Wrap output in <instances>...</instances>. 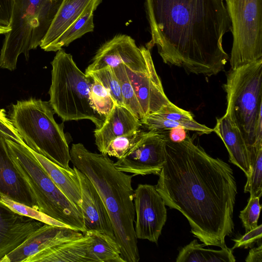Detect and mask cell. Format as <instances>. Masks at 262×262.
I'll use <instances>...</instances> for the list:
<instances>
[{"mask_svg":"<svg viewBox=\"0 0 262 262\" xmlns=\"http://www.w3.org/2000/svg\"><path fill=\"white\" fill-rule=\"evenodd\" d=\"M226 1V0H225Z\"/></svg>","mask_w":262,"mask_h":262,"instance_id":"cell-39","label":"cell"},{"mask_svg":"<svg viewBox=\"0 0 262 262\" xmlns=\"http://www.w3.org/2000/svg\"><path fill=\"white\" fill-rule=\"evenodd\" d=\"M0 200L19 214L30 217L45 224L67 227L62 223L54 220L39 210L24 204L15 202L6 196H0Z\"/></svg>","mask_w":262,"mask_h":262,"instance_id":"cell-32","label":"cell"},{"mask_svg":"<svg viewBox=\"0 0 262 262\" xmlns=\"http://www.w3.org/2000/svg\"><path fill=\"white\" fill-rule=\"evenodd\" d=\"M224 89L227 98L225 114L244 139L251 163L259 149L255 147L256 135L257 128L262 125V59L231 69Z\"/></svg>","mask_w":262,"mask_h":262,"instance_id":"cell-6","label":"cell"},{"mask_svg":"<svg viewBox=\"0 0 262 262\" xmlns=\"http://www.w3.org/2000/svg\"><path fill=\"white\" fill-rule=\"evenodd\" d=\"M261 207L259 198L250 197L247 206L240 212L239 216L246 232L258 226L257 222Z\"/></svg>","mask_w":262,"mask_h":262,"instance_id":"cell-33","label":"cell"},{"mask_svg":"<svg viewBox=\"0 0 262 262\" xmlns=\"http://www.w3.org/2000/svg\"><path fill=\"white\" fill-rule=\"evenodd\" d=\"M245 261L247 262H262V245L251 249L247 256Z\"/></svg>","mask_w":262,"mask_h":262,"instance_id":"cell-37","label":"cell"},{"mask_svg":"<svg viewBox=\"0 0 262 262\" xmlns=\"http://www.w3.org/2000/svg\"><path fill=\"white\" fill-rule=\"evenodd\" d=\"M51 84L49 103L63 121L83 119L91 121L96 128L105 117L93 107L90 98L93 79L77 66L72 55L62 49L57 51L51 62Z\"/></svg>","mask_w":262,"mask_h":262,"instance_id":"cell-5","label":"cell"},{"mask_svg":"<svg viewBox=\"0 0 262 262\" xmlns=\"http://www.w3.org/2000/svg\"><path fill=\"white\" fill-rule=\"evenodd\" d=\"M224 0H144L151 34L165 63L188 74L210 77L224 71L229 56L223 47L231 23Z\"/></svg>","mask_w":262,"mask_h":262,"instance_id":"cell-2","label":"cell"},{"mask_svg":"<svg viewBox=\"0 0 262 262\" xmlns=\"http://www.w3.org/2000/svg\"><path fill=\"white\" fill-rule=\"evenodd\" d=\"M82 235V232L69 228L44 224L17 248L0 259V262H26L46 249Z\"/></svg>","mask_w":262,"mask_h":262,"instance_id":"cell-14","label":"cell"},{"mask_svg":"<svg viewBox=\"0 0 262 262\" xmlns=\"http://www.w3.org/2000/svg\"><path fill=\"white\" fill-rule=\"evenodd\" d=\"M102 0H62L40 47L45 51L56 52V45L64 33L91 9H97Z\"/></svg>","mask_w":262,"mask_h":262,"instance_id":"cell-18","label":"cell"},{"mask_svg":"<svg viewBox=\"0 0 262 262\" xmlns=\"http://www.w3.org/2000/svg\"><path fill=\"white\" fill-rule=\"evenodd\" d=\"M11 30L9 26H4L0 25V34H6Z\"/></svg>","mask_w":262,"mask_h":262,"instance_id":"cell-38","label":"cell"},{"mask_svg":"<svg viewBox=\"0 0 262 262\" xmlns=\"http://www.w3.org/2000/svg\"><path fill=\"white\" fill-rule=\"evenodd\" d=\"M90 77L93 79L90 92L91 103L98 114L105 117L111 111L115 102L103 84L96 78Z\"/></svg>","mask_w":262,"mask_h":262,"instance_id":"cell-28","label":"cell"},{"mask_svg":"<svg viewBox=\"0 0 262 262\" xmlns=\"http://www.w3.org/2000/svg\"><path fill=\"white\" fill-rule=\"evenodd\" d=\"M150 53V50L146 47H138L130 36L118 34L97 50L85 74L107 67L114 68L121 64L134 71H142L147 67Z\"/></svg>","mask_w":262,"mask_h":262,"instance_id":"cell-12","label":"cell"},{"mask_svg":"<svg viewBox=\"0 0 262 262\" xmlns=\"http://www.w3.org/2000/svg\"><path fill=\"white\" fill-rule=\"evenodd\" d=\"M233 43L231 69L262 59V0H226Z\"/></svg>","mask_w":262,"mask_h":262,"instance_id":"cell-9","label":"cell"},{"mask_svg":"<svg viewBox=\"0 0 262 262\" xmlns=\"http://www.w3.org/2000/svg\"><path fill=\"white\" fill-rule=\"evenodd\" d=\"M125 68L144 118L172 103L165 94L150 53L148 56L147 67L144 71H134Z\"/></svg>","mask_w":262,"mask_h":262,"instance_id":"cell-13","label":"cell"},{"mask_svg":"<svg viewBox=\"0 0 262 262\" xmlns=\"http://www.w3.org/2000/svg\"><path fill=\"white\" fill-rule=\"evenodd\" d=\"M120 83L124 106L140 120L144 118L142 110L129 80L125 65L113 68Z\"/></svg>","mask_w":262,"mask_h":262,"instance_id":"cell-26","label":"cell"},{"mask_svg":"<svg viewBox=\"0 0 262 262\" xmlns=\"http://www.w3.org/2000/svg\"><path fill=\"white\" fill-rule=\"evenodd\" d=\"M213 132L224 143L229 154L230 161L239 168L248 177L251 169V155L237 127L225 114L216 119Z\"/></svg>","mask_w":262,"mask_h":262,"instance_id":"cell-20","label":"cell"},{"mask_svg":"<svg viewBox=\"0 0 262 262\" xmlns=\"http://www.w3.org/2000/svg\"><path fill=\"white\" fill-rule=\"evenodd\" d=\"M44 224L19 214L0 200V259Z\"/></svg>","mask_w":262,"mask_h":262,"instance_id":"cell-15","label":"cell"},{"mask_svg":"<svg viewBox=\"0 0 262 262\" xmlns=\"http://www.w3.org/2000/svg\"><path fill=\"white\" fill-rule=\"evenodd\" d=\"M244 187V192L250 193V197L262 194V148L259 149L251 164V169Z\"/></svg>","mask_w":262,"mask_h":262,"instance_id":"cell-30","label":"cell"},{"mask_svg":"<svg viewBox=\"0 0 262 262\" xmlns=\"http://www.w3.org/2000/svg\"><path fill=\"white\" fill-rule=\"evenodd\" d=\"M0 136L5 139H9L19 144L26 145L3 110L0 111Z\"/></svg>","mask_w":262,"mask_h":262,"instance_id":"cell-34","label":"cell"},{"mask_svg":"<svg viewBox=\"0 0 262 262\" xmlns=\"http://www.w3.org/2000/svg\"><path fill=\"white\" fill-rule=\"evenodd\" d=\"M96 10V9L93 8L88 11L64 32L56 45V51L69 46L72 42L86 33L93 31L94 12Z\"/></svg>","mask_w":262,"mask_h":262,"instance_id":"cell-27","label":"cell"},{"mask_svg":"<svg viewBox=\"0 0 262 262\" xmlns=\"http://www.w3.org/2000/svg\"><path fill=\"white\" fill-rule=\"evenodd\" d=\"M5 140L17 168L30 187L38 210L68 228L84 233L81 211L60 190L31 150L26 145Z\"/></svg>","mask_w":262,"mask_h":262,"instance_id":"cell-8","label":"cell"},{"mask_svg":"<svg viewBox=\"0 0 262 262\" xmlns=\"http://www.w3.org/2000/svg\"><path fill=\"white\" fill-rule=\"evenodd\" d=\"M197 240L194 239L181 248L177 262H234L232 249L227 247L221 250L205 249Z\"/></svg>","mask_w":262,"mask_h":262,"instance_id":"cell-24","label":"cell"},{"mask_svg":"<svg viewBox=\"0 0 262 262\" xmlns=\"http://www.w3.org/2000/svg\"><path fill=\"white\" fill-rule=\"evenodd\" d=\"M134 202L136 237L157 243L167 219L163 198L155 185L140 184L134 190Z\"/></svg>","mask_w":262,"mask_h":262,"instance_id":"cell-11","label":"cell"},{"mask_svg":"<svg viewBox=\"0 0 262 262\" xmlns=\"http://www.w3.org/2000/svg\"><path fill=\"white\" fill-rule=\"evenodd\" d=\"M30 150L60 190L81 211L80 186L75 168H64Z\"/></svg>","mask_w":262,"mask_h":262,"instance_id":"cell-22","label":"cell"},{"mask_svg":"<svg viewBox=\"0 0 262 262\" xmlns=\"http://www.w3.org/2000/svg\"><path fill=\"white\" fill-rule=\"evenodd\" d=\"M141 130L117 137L112 140L105 150L104 155L118 159L125 156L133 147L139 139Z\"/></svg>","mask_w":262,"mask_h":262,"instance_id":"cell-31","label":"cell"},{"mask_svg":"<svg viewBox=\"0 0 262 262\" xmlns=\"http://www.w3.org/2000/svg\"><path fill=\"white\" fill-rule=\"evenodd\" d=\"M5 196L38 210L37 204L26 179L17 168L6 141L0 136V196Z\"/></svg>","mask_w":262,"mask_h":262,"instance_id":"cell-17","label":"cell"},{"mask_svg":"<svg viewBox=\"0 0 262 262\" xmlns=\"http://www.w3.org/2000/svg\"><path fill=\"white\" fill-rule=\"evenodd\" d=\"M164 130H141L132 149L114 165L119 171L137 175H159L165 162Z\"/></svg>","mask_w":262,"mask_h":262,"instance_id":"cell-10","label":"cell"},{"mask_svg":"<svg viewBox=\"0 0 262 262\" xmlns=\"http://www.w3.org/2000/svg\"><path fill=\"white\" fill-rule=\"evenodd\" d=\"M140 121L142 126L148 130L161 131L182 127L187 130L205 134H209L213 132V129L199 123L194 119L188 122H181L166 119L158 116L155 114L146 116Z\"/></svg>","mask_w":262,"mask_h":262,"instance_id":"cell-25","label":"cell"},{"mask_svg":"<svg viewBox=\"0 0 262 262\" xmlns=\"http://www.w3.org/2000/svg\"><path fill=\"white\" fill-rule=\"evenodd\" d=\"M15 0H0V25L9 26Z\"/></svg>","mask_w":262,"mask_h":262,"instance_id":"cell-36","label":"cell"},{"mask_svg":"<svg viewBox=\"0 0 262 262\" xmlns=\"http://www.w3.org/2000/svg\"><path fill=\"white\" fill-rule=\"evenodd\" d=\"M86 232L91 236L86 256L88 262H125L115 239L100 232Z\"/></svg>","mask_w":262,"mask_h":262,"instance_id":"cell-23","label":"cell"},{"mask_svg":"<svg viewBox=\"0 0 262 262\" xmlns=\"http://www.w3.org/2000/svg\"><path fill=\"white\" fill-rule=\"evenodd\" d=\"M49 101L30 98L12 105L10 120L27 146L66 169L70 149L63 126L54 118Z\"/></svg>","mask_w":262,"mask_h":262,"instance_id":"cell-4","label":"cell"},{"mask_svg":"<svg viewBox=\"0 0 262 262\" xmlns=\"http://www.w3.org/2000/svg\"><path fill=\"white\" fill-rule=\"evenodd\" d=\"M140 120L127 108L114 103L105 117L101 126L94 131L95 144L100 153L104 154L106 147L115 138L140 129Z\"/></svg>","mask_w":262,"mask_h":262,"instance_id":"cell-19","label":"cell"},{"mask_svg":"<svg viewBox=\"0 0 262 262\" xmlns=\"http://www.w3.org/2000/svg\"><path fill=\"white\" fill-rule=\"evenodd\" d=\"M86 75L98 79L108 91L115 103L124 106L120 83L113 68L107 67Z\"/></svg>","mask_w":262,"mask_h":262,"instance_id":"cell-29","label":"cell"},{"mask_svg":"<svg viewBox=\"0 0 262 262\" xmlns=\"http://www.w3.org/2000/svg\"><path fill=\"white\" fill-rule=\"evenodd\" d=\"M74 167L80 182L81 196L80 207L83 217L85 232L98 231L116 239L109 215L96 188L84 174Z\"/></svg>","mask_w":262,"mask_h":262,"instance_id":"cell-16","label":"cell"},{"mask_svg":"<svg viewBox=\"0 0 262 262\" xmlns=\"http://www.w3.org/2000/svg\"><path fill=\"white\" fill-rule=\"evenodd\" d=\"M165 155L155 186L165 205L187 219L204 245L226 247L225 238L234 228L237 193L232 169L195 144L189 134L179 142L166 135Z\"/></svg>","mask_w":262,"mask_h":262,"instance_id":"cell-1","label":"cell"},{"mask_svg":"<svg viewBox=\"0 0 262 262\" xmlns=\"http://www.w3.org/2000/svg\"><path fill=\"white\" fill-rule=\"evenodd\" d=\"M62 0H15L0 54V67L13 71L18 56L26 59L31 50L40 46Z\"/></svg>","mask_w":262,"mask_h":262,"instance_id":"cell-7","label":"cell"},{"mask_svg":"<svg viewBox=\"0 0 262 262\" xmlns=\"http://www.w3.org/2000/svg\"><path fill=\"white\" fill-rule=\"evenodd\" d=\"M70 154L73 166L90 179L100 195L125 262L139 261L133 224L135 211L132 181L134 176L119 171L107 155L93 152L82 143L73 144Z\"/></svg>","mask_w":262,"mask_h":262,"instance_id":"cell-3","label":"cell"},{"mask_svg":"<svg viewBox=\"0 0 262 262\" xmlns=\"http://www.w3.org/2000/svg\"><path fill=\"white\" fill-rule=\"evenodd\" d=\"M262 235V225H258L242 236L239 238L234 239L235 244L232 248L233 250L236 248L242 247L245 249L251 247L256 242L261 241Z\"/></svg>","mask_w":262,"mask_h":262,"instance_id":"cell-35","label":"cell"},{"mask_svg":"<svg viewBox=\"0 0 262 262\" xmlns=\"http://www.w3.org/2000/svg\"><path fill=\"white\" fill-rule=\"evenodd\" d=\"M91 236L88 232L77 239L57 244L31 256L26 262H85ZM88 262V261H87Z\"/></svg>","mask_w":262,"mask_h":262,"instance_id":"cell-21","label":"cell"}]
</instances>
